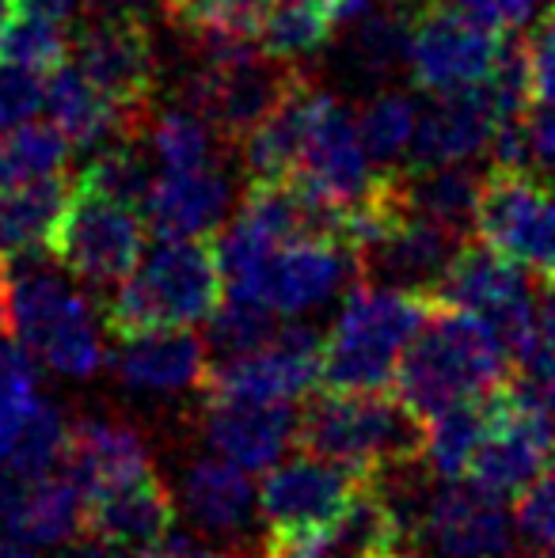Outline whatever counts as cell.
<instances>
[{
    "label": "cell",
    "mask_w": 555,
    "mask_h": 558,
    "mask_svg": "<svg viewBox=\"0 0 555 558\" xmlns=\"http://www.w3.org/2000/svg\"><path fill=\"white\" fill-rule=\"evenodd\" d=\"M555 460V429L536 403V396L521 380L506 376L483 396V422L472 456L464 463V483L510 501L552 468Z\"/></svg>",
    "instance_id": "7"
},
{
    "label": "cell",
    "mask_w": 555,
    "mask_h": 558,
    "mask_svg": "<svg viewBox=\"0 0 555 558\" xmlns=\"http://www.w3.org/2000/svg\"><path fill=\"white\" fill-rule=\"evenodd\" d=\"M293 441L362 478L426 460V426L388 391H324L297 414Z\"/></svg>",
    "instance_id": "2"
},
{
    "label": "cell",
    "mask_w": 555,
    "mask_h": 558,
    "mask_svg": "<svg viewBox=\"0 0 555 558\" xmlns=\"http://www.w3.org/2000/svg\"><path fill=\"white\" fill-rule=\"evenodd\" d=\"M529 160L555 171V107L529 118Z\"/></svg>",
    "instance_id": "48"
},
{
    "label": "cell",
    "mask_w": 555,
    "mask_h": 558,
    "mask_svg": "<svg viewBox=\"0 0 555 558\" xmlns=\"http://www.w3.org/2000/svg\"><path fill=\"white\" fill-rule=\"evenodd\" d=\"M38 391H15V396H0V468L8 463L15 441H20L23 426L35 414Z\"/></svg>",
    "instance_id": "47"
},
{
    "label": "cell",
    "mask_w": 555,
    "mask_h": 558,
    "mask_svg": "<svg viewBox=\"0 0 555 558\" xmlns=\"http://www.w3.org/2000/svg\"><path fill=\"white\" fill-rule=\"evenodd\" d=\"M275 331H278L275 312L263 308V304L237 301V296H232L225 308L217 304V312L209 316L206 353H214L217 361L244 357V353L260 350V345L267 342Z\"/></svg>",
    "instance_id": "38"
},
{
    "label": "cell",
    "mask_w": 555,
    "mask_h": 558,
    "mask_svg": "<svg viewBox=\"0 0 555 558\" xmlns=\"http://www.w3.org/2000/svg\"><path fill=\"white\" fill-rule=\"evenodd\" d=\"M145 137L164 171H194L206 168V163H217V141L221 137L191 107L186 111L171 107L156 122H145Z\"/></svg>",
    "instance_id": "36"
},
{
    "label": "cell",
    "mask_w": 555,
    "mask_h": 558,
    "mask_svg": "<svg viewBox=\"0 0 555 558\" xmlns=\"http://www.w3.org/2000/svg\"><path fill=\"white\" fill-rule=\"evenodd\" d=\"M529 96L544 107H555V8L536 23L533 38L526 43Z\"/></svg>",
    "instance_id": "44"
},
{
    "label": "cell",
    "mask_w": 555,
    "mask_h": 558,
    "mask_svg": "<svg viewBox=\"0 0 555 558\" xmlns=\"http://www.w3.org/2000/svg\"><path fill=\"white\" fill-rule=\"evenodd\" d=\"M396 198L408 214L464 235L472 228L475 194H480V171L468 160L460 163H434V168H403L393 171Z\"/></svg>",
    "instance_id": "27"
},
{
    "label": "cell",
    "mask_w": 555,
    "mask_h": 558,
    "mask_svg": "<svg viewBox=\"0 0 555 558\" xmlns=\"http://www.w3.org/2000/svg\"><path fill=\"white\" fill-rule=\"evenodd\" d=\"M480 422H483V396L426 422V460L434 463V471L442 478L464 475V463L472 456L475 437H480Z\"/></svg>",
    "instance_id": "39"
},
{
    "label": "cell",
    "mask_w": 555,
    "mask_h": 558,
    "mask_svg": "<svg viewBox=\"0 0 555 558\" xmlns=\"http://www.w3.org/2000/svg\"><path fill=\"white\" fill-rule=\"evenodd\" d=\"M339 31V0H270L255 27L263 53L297 61L316 53Z\"/></svg>",
    "instance_id": "32"
},
{
    "label": "cell",
    "mask_w": 555,
    "mask_h": 558,
    "mask_svg": "<svg viewBox=\"0 0 555 558\" xmlns=\"http://www.w3.org/2000/svg\"><path fill=\"white\" fill-rule=\"evenodd\" d=\"M76 69L134 122L137 133H145L156 88V46L141 15H96L76 35Z\"/></svg>",
    "instance_id": "11"
},
{
    "label": "cell",
    "mask_w": 555,
    "mask_h": 558,
    "mask_svg": "<svg viewBox=\"0 0 555 558\" xmlns=\"http://www.w3.org/2000/svg\"><path fill=\"white\" fill-rule=\"evenodd\" d=\"M61 448H65V418H61V411L53 403L38 399L35 414H31L27 426H23L4 471H12V475H20V478L50 475L61 463Z\"/></svg>",
    "instance_id": "40"
},
{
    "label": "cell",
    "mask_w": 555,
    "mask_h": 558,
    "mask_svg": "<svg viewBox=\"0 0 555 558\" xmlns=\"http://www.w3.org/2000/svg\"><path fill=\"white\" fill-rule=\"evenodd\" d=\"M544 202H548V186L529 168H495L480 183V194H475L472 232L491 251L518 263L521 243H526Z\"/></svg>",
    "instance_id": "25"
},
{
    "label": "cell",
    "mask_w": 555,
    "mask_h": 558,
    "mask_svg": "<svg viewBox=\"0 0 555 558\" xmlns=\"http://www.w3.org/2000/svg\"><path fill=\"white\" fill-rule=\"evenodd\" d=\"M221 266L206 235L160 240L141 266H134L107 301L104 324L114 338L206 324L221 304Z\"/></svg>",
    "instance_id": "4"
},
{
    "label": "cell",
    "mask_w": 555,
    "mask_h": 558,
    "mask_svg": "<svg viewBox=\"0 0 555 558\" xmlns=\"http://www.w3.org/2000/svg\"><path fill=\"white\" fill-rule=\"evenodd\" d=\"M312 99H316V88H312V81L304 76L275 111L267 118H260V122L240 137V145H244V168L252 171V179L293 175L297 160H301L304 133H309Z\"/></svg>",
    "instance_id": "28"
},
{
    "label": "cell",
    "mask_w": 555,
    "mask_h": 558,
    "mask_svg": "<svg viewBox=\"0 0 555 558\" xmlns=\"http://www.w3.org/2000/svg\"><path fill=\"white\" fill-rule=\"evenodd\" d=\"M324 335L316 327H278L260 350L232 361H209L202 376L206 399H255V403H293L319 380Z\"/></svg>",
    "instance_id": "10"
},
{
    "label": "cell",
    "mask_w": 555,
    "mask_h": 558,
    "mask_svg": "<svg viewBox=\"0 0 555 558\" xmlns=\"http://www.w3.org/2000/svg\"><path fill=\"white\" fill-rule=\"evenodd\" d=\"M495 130V107L483 84L457 92H442L434 104L415 118L408 168H434V163H460L483 153Z\"/></svg>",
    "instance_id": "21"
},
{
    "label": "cell",
    "mask_w": 555,
    "mask_h": 558,
    "mask_svg": "<svg viewBox=\"0 0 555 558\" xmlns=\"http://www.w3.org/2000/svg\"><path fill=\"white\" fill-rule=\"evenodd\" d=\"M69 141L50 122H20L0 130V191L35 179L61 175L69 163Z\"/></svg>",
    "instance_id": "33"
},
{
    "label": "cell",
    "mask_w": 555,
    "mask_h": 558,
    "mask_svg": "<svg viewBox=\"0 0 555 558\" xmlns=\"http://www.w3.org/2000/svg\"><path fill=\"white\" fill-rule=\"evenodd\" d=\"M365 483L373 478L301 452L297 460L267 468L260 486V513L267 529H324L347 513Z\"/></svg>",
    "instance_id": "15"
},
{
    "label": "cell",
    "mask_w": 555,
    "mask_h": 558,
    "mask_svg": "<svg viewBox=\"0 0 555 558\" xmlns=\"http://www.w3.org/2000/svg\"><path fill=\"white\" fill-rule=\"evenodd\" d=\"M460 243H464V235L403 209L370 247L354 255L358 281L430 296V289L437 286V278L449 266V258L457 255Z\"/></svg>",
    "instance_id": "17"
},
{
    "label": "cell",
    "mask_w": 555,
    "mask_h": 558,
    "mask_svg": "<svg viewBox=\"0 0 555 558\" xmlns=\"http://www.w3.org/2000/svg\"><path fill=\"white\" fill-rule=\"evenodd\" d=\"M536 558H555V551H544V555H536Z\"/></svg>",
    "instance_id": "57"
},
{
    "label": "cell",
    "mask_w": 555,
    "mask_h": 558,
    "mask_svg": "<svg viewBox=\"0 0 555 558\" xmlns=\"http://www.w3.org/2000/svg\"><path fill=\"white\" fill-rule=\"evenodd\" d=\"M134 558H225V555L191 544V539H183V536H168L164 544H156V547H141Z\"/></svg>",
    "instance_id": "49"
},
{
    "label": "cell",
    "mask_w": 555,
    "mask_h": 558,
    "mask_svg": "<svg viewBox=\"0 0 555 558\" xmlns=\"http://www.w3.org/2000/svg\"><path fill=\"white\" fill-rule=\"evenodd\" d=\"M73 183L61 175L0 191V255H46L53 228L69 206Z\"/></svg>",
    "instance_id": "30"
},
{
    "label": "cell",
    "mask_w": 555,
    "mask_h": 558,
    "mask_svg": "<svg viewBox=\"0 0 555 558\" xmlns=\"http://www.w3.org/2000/svg\"><path fill=\"white\" fill-rule=\"evenodd\" d=\"M289 179L301 183L309 194H316L319 202H327L331 209L354 206L377 186L381 175L370 171V156L362 148V137H358L354 118L327 92H316V99H312L301 160H297Z\"/></svg>",
    "instance_id": "13"
},
{
    "label": "cell",
    "mask_w": 555,
    "mask_h": 558,
    "mask_svg": "<svg viewBox=\"0 0 555 558\" xmlns=\"http://www.w3.org/2000/svg\"><path fill=\"white\" fill-rule=\"evenodd\" d=\"M430 296L354 281L319 350L324 391H388L403 345L430 316Z\"/></svg>",
    "instance_id": "5"
},
{
    "label": "cell",
    "mask_w": 555,
    "mask_h": 558,
    "mask_svg": "<svg viewBox=\"0 0 555 558\" xmlns=\"http://www.w3.org/2000/svg\"><path fill=\"white\" fill-rule=\"evenodd\" d=\"M81 532L107 539L122 551L156 547L176 532V498L156 471H145L130 483L84 498Z\"/></svg>",
    "instance_id": "18"
},
{
    "label": "cell",
    "mask_w": 555,
    "mask_h": 558,
    "mask_svg": "<svg viewBox=\"0 0 555 558\" xmlns=\"http://www.w3.org/2000/svg\"><path fill=\"white\" fill-rule=\"evenodd\" d=\"M514 501H518L521 532L544 551H555V471L536 475Z\"/></svg>",
    "instance_id": "42"
},
{
    "label": "cell",
    "mask_w": 555,
    "mask_h": 558,
    "mask_svg": "<svg viewBox=\"0 0 555 558\" xmlns=\"http://www.w3.org/2000/svg\"><path fill=\"white\" fill-rule=\"evenodd\" d=\"M141 251H145V217L122 202L99 198L76 186L46 243V255L61 270L99 293H111L134 274Z\"/></svg>",
    "instance_id": "9"
},
{
    "label": "cell",
    "mask_w": 555,
    "mask_h": 558,
    "mask_svg": "<svg viewBox=\"0 0 555 558\" xmlns=\"http://www.w3.org/2000/svg\"><path fill=\"white\" fill-rule=\"evenodd\" d=\"M107 4H137V0H107Z\"/></svg>",
    "instance_id": "56"
},
{
    "label": "cell",
    "mask_w": 555,
    "mask_h": 558,
    "mask_svg": "<svg viewBox=\"0 0 555 558\" xmlns=\"http://www.w3.org/2000/svg\"><path fill=\"white\" fill-rule=\"evenodd\" d=\"M61 27L65 23L43 20V15L12 4V12L0 20V65L27 69L38 76L53 73L69 58V38Z\"/></svg>",
    "instance_id": "34"
},
{
    "label": "cell",
    "mask_w": 555,
    "mask_h": 558,
    "mask_svg": "<svg viewBox=\"0 0 555 558\" xmlns=\"http://www.w3.org/2000/svg\"><path fill=\"white\" fill-rule=\"evenodd\" d=\"M119 342L122 350L114 353V368H119V380L134 391L171 396V391L198 388L209 368L206 342L186 331V327L130 335L119 338Z\"/></svg>",
    "instance_id": "23"
},
{
    "label": "cell",
    "mask_w": 555,
    "mask_h": 558,
    "mask_svg": "<svg viewBox=\"0 0 555 558\" xmlns=\"http://www.w3.org/2000/svg\"><path fill=\"white\" fill-rule=\"evenodd\" d=\"M506 376L510 357L480 316L430 304V316L403 345L388 388L426 426L437 414L487 396Z\"/></svg>",
    "instance_id": "1"
},
{
    "label": "cell",
    "mask_w": 555,
    "mask_h": 558,
    "mask_svg": "<svg viewBox=\"0 0 555 558\" xmlns=\"http://www.w3.org/2000/svg\"><path fill=\"white\" fill-rule=\"evenodd\" d=\"M518 263H526L536 278L552 281L555 278V198L548 194V202L541 206L533 228H529L526 243H521Z\"/></svg>",
    "instance_id": "45"
},
{
    "label": "cell",
    "mask_w": 555,
    "mask_h": 558,
    "mask_svg": "<svg viewBox=\"0 0 555 558\" xmlns=\"http://www.w3.org/2000/svg\"><path fill=\"white\" fill-rule=\"evenodd\" d=\"M137 137H119L88 160V168L76 175V191L99 194V198L122 202V206L137 209L145 202L148 186H153V171H148V156L134 145Z\"/></svg>",
    "instance_id": "35"
},
{
    "label": "cell",
    "mask_w": 555,
    "mask_h": 558,
    "mask_svg": "<svg viewBox=\"0 0 555 558\" xmlns=\"http://www.w3.org/2000/svg\"><path fill=\"white\" fill-rule=\"evenodd\" d=\"M503 506L464 478H445L422 513V544L434 558H514V521Z\"/></svg>",
    "instance_id": "16"
},
{
    "label": "cell",
    "mask_w": 555,
    "mask_h": 558,
    "mask_svg": "<svg viewBox=\"0 0 555 558\" xmlns=\"http://www.w3.org/2000/svg\"><path fill=\"white\" fill-rule=\"evenodd\" d=\"M419 107L411 104V96L400 92H381L370 104L362 107V114L354 118L362 148L370 156V163H393L400 160V153L411 145V133H415Z\"/></svg>",
    "instance_id": "37"
},
{
    "label": "cell",
    "mask_w": 555,
    "mask_h": 558,
    "mask_svg": "<svg viewBox=\"0 0 555 558\" xmlns=\"http://www.w3.org/2000/svg\"><path fill=\"white\" fill-rule=\"evenodd\" d=\"M506 31H491L483 23L460 15L449 4H422L411 23L408 38V65L411 81L419 84L430 96H442V92L472 88L483 84L498 58V46H503Z\"/></svg>",
    "instance_id": "12"
},
{
    "label": "cell",
    "mask_w": 555,
    "mask_h": 558,
    "mask_svg": "<svg viewBox=\"0 0 555 558\" xmlns=\"http://www.w3.org/2000/svg\"><path fill=\"white\" fill-rule=\"evenodd\" d=\"M232 206V183L221 163H206L194 171H164L153 179L141 217L160 240H194L209 235L225 221Z\"/></svg>",
    "instance_id": "19"
},
{
    "label": "cell",
    "mask_w": 555,
    "mask_h": 558,
    "mask_svg": "<svg viewBox=\"0 0 555 558\" xmlns=\"http://www.w3.org/2000/svg\"><path fill=\"white\" fill-rule=\"evenodd\" d=\"M270 0H168V12L194 35H248L255 38Z\"/></svg>",
    "instance_id": "41"
},
{
    "label": "cell",
    "mask_w": 555,
    "mask_h": 558,
    "mask_svg": "<svg viewBox=\"0 0 555 558\" xmlns=\"http://www.w3.org/2000/svg\"><path fill=\"white\" fill-rule=\"evenodd\" d=\"M518 365H526V373L536 380V403L544 407V414H548L552 429H555V345L536 331L533 345L526 350V357L518 361Z\"/></svg>",
    "instance_id": "46"
},
{
    "label": "cell",
    "mask_w": 555,
    "mask_h": 558,
    "mask_svg": "<svg viewBox=\"0 0 555 558\" xmlns=\"http://www.w3.org/2000/svg\"><path fill=\"white\" fill-rule=\"evenodd\" d=\"M536 327H541V335L555 345V278L544 281V296H541V304H536Z\"/></svg>",
    "instance_id": "53"
},
{
    "label": "cell",
    "mask_w": 555,
    "mask_h": 558,
    "mask_svg": "<svg viewBox=\"0 0 555 558\" xmlns=\"http://www.w3.org/2000/svg\"><path fill=\"white\" fill-rule=\"evenodd\" d=\"M61 558H126V551L122 547H114V544H107V539H99V536H73L69 539V547L61 551Z\"/></svg>",
    "instance_id": "51"
},
{
    "label": "cell",
    "mask_w": 555,
    "mask_h": 558,
    "mask_svg": "<svg viewBox=\"0 0 555 558\" xmlns=\"http://www.w3.org/2000/svg\"><path fill=\"white\" fill-rule=\"evenodd\" d=\"M206 441L237 468H275L293 441V403H255V399H206Z\"/></svg>",
    "instance_id": "20"
},
{
    "label": "cell",
    "mask_w": 555,
    "mask_h": 558,
    "mask_svg": "<svg viewBox=\"0 0 555 558\" xmlns=\"http://www.w3.org/2000/svg\"><path fill=\"white\" fill-rule=\"evenodd\" d=\"M61 468L69 483L81 490V498H92V494H104L153 471V460H148L145 441L130 426L84 418L76 426H65Z\"/></svg>",
    "instance_id": "22"
},
{
    "label": "cell",
    "mask_w": 555,
    "mask_h": 558,
    "mask_svg": "<svg viewBox=\"0 0 555 558\" xmlns=\"http://www.w3.org/2000/svg\"><path fill=\"white\" fill-rule=\"evenodd\" d=\"M8 12H12V0H0V20H4Z\"/></svg>",
    "instance_id": "55"
},
{
    "label": "cell",
    "mask_w": 555,
    "mask_h": 558,
    "mask_svg": "<svg viewBox=\"0 0 555 558\" xmlns=\"http://www.w3.org/2000/svg\"><path fill=\"white\" fill-rule=\"evenodd\" d=\"M8 335L65 376H96L104 338L84 296L38 255H0Z\"/></svg>",
    "instance_id": "3"
},
{
    "label": "cell",
    "mask_w": 555,
    "mask_h": 558,
    "mask_svg": "<svg viewBox=\"0 0 555 558\" xmlns=\"http://www.w3.org/2000/svg\"><path fill=\"white\" fill-rule=\"evenodd\" d=\"M43 84V111L50 125L69 141V148H99L104 141L137 137L134 122L88 81L76 65H58L46 73Z\"/></svg>",
    "instance_id": "26"
},
{
    "label": "cell",
    "mask_w": 555,
    "mask_h": 558,
    "mask_svg": "<svg viewBox=\"0 0 555 558\" xmlns=\"http://www.w3.org/2000/svg\"><path fill=\"white\" fill-rule=\"evenodd\" d=\"M347 281H358L354 255L324 235H301L275 247L244 301L263 304L275 316H301L331 301Z\"/></svg>",
    "instance_id": "14"
},
{
    "label": "cell",
    "mask_w": 555,
    "mask_h": 558,
    "mask_svg": "<svg viewBox=\"0 0 555 558\" xmlns=\"http://www.w3.org/2000/svg\"><path fill=\"white\" fill-rule=\"evenodd\" d=\"M0 335H8V319H4V286H0Z\"/></svg>",
    "instance_id": "54"
},
{
    "label": "cell",
    "mask_w": 555,
    "mask_h": 558,
    "mask_svg": "<svg viewBox=\"0 0 555 558\" xmlns=\"http://www.w3.org/2000/svg\"><path fill=\"white\" fill-rule=\"evenodd\" d=\"M15 8H23V12H35L43 15V20H53V23H69L76 15V8H81V0H12Z\"/></svg>",
    "instance_id": "52"
},
{
    "label": "cell",
    "mask_w": 555,
    "mask_h": 558,
    "mask_svg": "<svg viewBox=\"0 0 555 558\" xmlns=\"http://www.w3.org/2000/svg\"><path fill=\"white\" fill-rule=\"evenodd\" d=\"M419 8L411 0H393V4L377 8L373 0L358 20L347 23V43H342V58L347 69L362 81H385L408 61V38L411 23H415Z\"/></svg>",
    "instance_id": "29"
},
{
    "label": "cell",
    "mask_w": 555,
    "mask_h": 558,
    "mask_svg": "<svg viewBox=\"0 0 555 558\" xmlns=\"http://www.w3.org/2000/svg\"><path fill=\"white\" fill-rule=\"evenodd\" d=\"M202 65L186 81V107L214 125L217 137L240 141L260 118H267L297 84L304 69L260 50L248 35H194Z\"/></svg>",
    "instance_id": "6"
},
{
    "label": "cell",
    "mask_w": 555,
    "mask_h": 558,
    "mask_svg": "<svg viewBox=\"0 0 555 558\" xmlns=\"http://www.w3.org/2000/svg\"><path fill=\"white\" fill-rule=\"evenodd\" d=\"M183 506L206 532H240L255 509L252 478L229 460H198L183 478Z\"/></svg>",
    "instance_id": "31"
},
{
    "label": "cell",
    "mask_w": 555,
    "mask_h": 558,
    "mask_svg": "<svg viewBox=\"0 0 555 558\" xmlns=\"http://www.w3.org/2000/svg\"><path fill=\"white\" fill-rule=\"evenodd\" d=\"M430 301L464 308L480 316L503 342L506 357L521 361L536 338V304L529 296V281L514 258L491 251L487 243L464 240L449 266L442 270L437 286L430 289Z\"/></svg>",
    "instance_id": "8"
},
{
    "label": "cell",
    "mask_w": 555,
    "mask_h": 558,
    "mask_svg": "<svg viewBox=\"0 0 555 558\" xmlns=\"http://www.w3.org/2000/svg\"><path fill=\"white\" fill-rule=\"evenodd\" d=\"M38 111H43V81H38V73L0 65V130L31 122Z\"/></svg>",
    "instance_id": "43"
},
{
    "label": "cell",
    "mask_w": 555,
    "mask_h": 558,
    "mask_svg": "<svg viewBox=\"0 0 555 558\" xmlns=\"http://www.w3.org/2000/svg\"><path fill=\"white\" fill-rule=\"evenodd\" d=\"M84 524V498L69 475H15L12 498L0 513V529L23 547H58L81 536Z\"/></svg>",
    "instance_id": "24"
},
{
    "label": "cell",
    "mask_w": 555,
    "mask_h": 558,
    "mask_svg": "<svg viewBox=\"0 0 555 558\" xmlns=\"http://www.w3.org/2000/svg\"><path fill=\"white\" fill-rule=\"evenodd\" d=\"M237 558H252V555H237Z\"/></svg>",
    "instance_id": "58"
},
{
    "label": "cell",
    "mask_w": 555,
    "mask_h": 558,
    "mask_svg": "<svg viewBox=\"0 0 555 558\" xmlns=\"http://www.w3.org/2000/svg\"><path fill=\"white\" fill-rule=\"evenodd\" d=\"M164 4H168V0H164Z\"/></svg>",
    "instance_id": "59"
},
{
    "label": "cell",
    "mask_w": 555,
    "mask_h": 558,
    "mask_svg": "<svg viewBox=\"0 0 555 558\" xmlns=\"http://www.w3.org/2000/svg\"><path fill=\"white\" fill-rule=\"evenodd\" d=\"M491 12H495L498 27L503 31H514L521 27V23H529L536 15V8L544 4V0H487Z\"/></svg>",
    "instance_id": "50"
}]
</instances>
